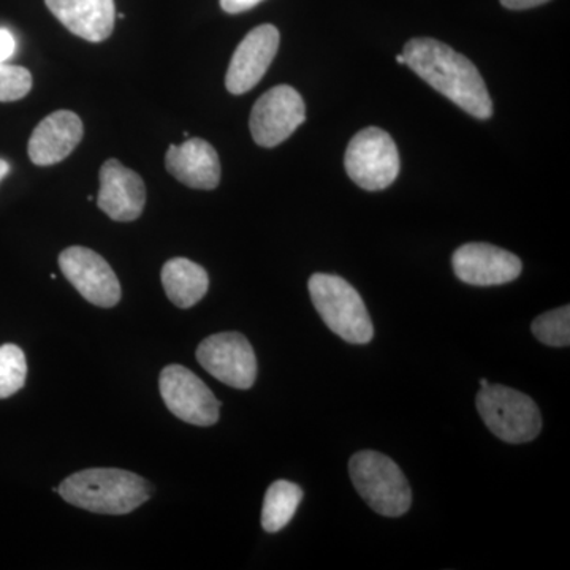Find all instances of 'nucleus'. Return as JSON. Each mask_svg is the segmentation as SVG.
<instances>
[{
  "label": "nucleus",
  "instance_id": "6ab92c4d",
  "mask_svg": "<svg viewBox=\"0 0 570 570\" xmlns=\"http://www.w3.org/2000/svg\"><path fill=\"white\" fill-rule=\"evenodd\" d=\"M28 376L24 352L14 344L0 346V400L20 392Z\"/></svg>",
  "mask_w": 570,
  "mask_h": 570
},
{
  "label": "nucleus",
  "instance_id": "aec40b11",
  "mask_svg": "<svg viewBox=\"0 0 570 570\" xmlns=\"http://www.w3.org/2000/svg\"><path fill=\"white\" fill-rule=\"evenodd\" d=\"M532 335L540 343L551 347H566L570 344V307L568 305L549 311L531 325Z\"/></svg>",
  "mask_w": 570,
  "mask_h": 570
},
{
  "label": "nucleus",
  "instance_id": "f03ea898",
  "mask_svg": "<svg viewBox=\"0 0 570 570\" xmlns=\"http://www.w3.org/2000/svg\"><path fill=\"white\" fill-rule=\"evenodd\" d=\"M63 501L100 515H127L151 497V487L130 471L115 468L75 472L59 487Z\"/></svg>",
  "mask_w": 570,
  "mask_h": 570
},
{
  "label": "nucleus",
  "instance_id": "f3484780",
  "mask_svg": "<svg viewBox=\"0 0 570 570\" xmlns=\"http://www.w3.org/2000/svg\"><path fill=\"white\" fill-rule=\"evenodd\" d=\"M160 276L168 299L181 309L197 305L209 288L208 273L189 258H171L164 265Z\"/></svg>",
  "mask_w": 570,
  "mask_h": 570
},
{
  "label": "nucleus",
  "instance_id": "9d476101",
  "mask_svg": "<svg viewBox=\"0 0 570 570\" xmlns=\"http://www.w3.org/2000/svg\"><path fill=\"white\" fill-rule=\"evenodd\" d=\"M59 266L67 281L92 305L112 307L121 302V284L102 255L88 247H67L59 255Z\"/></svg>",
  "mask_w": 570,
  "mask_h": 570
},
{
  "label": "nucleus",
  "instance_id": "a878e982",
  "mask_svg": "<svg viewBox=\"0 0 570 570\" xmlns=\"http://www.w3.org/2000/svg\"><path fill=\"white\" fill-rule=\"evenodd\" d=\"M396 62L397 63H404V66H406V59H404L403 55H397L396 56Z\"/></svg>",
  "mask_w": 570,
  "mask_h": 570
},
{
  "label": "nucleus",
  "instance_id": "4468645a",
  "mask_svg": "<svg viewBox=\"0 0 570 570\" xmlns=\"http://www.w3.org/2000/svg\"><path fill=\"white\" fill-rule=\"evenodd\" d=\"M82 132L80 116L73 111L51 112L33 130L28 145L29 157L39 167L62 163L80 145Z\"/></svg>",
  "mask_w": 570,
  "mask_h": 570
},
{
  "label": "nucleus",
  "instance_id": "2eb2a0df",
  "mask_svg": "<svg viewBox=\"0 0 570 570\" xmlns=\"http://www.w3.org/2000/svg\"><path fill=\"white\" fill-rule=\"evenodd\" d=\"M168 174L193 189L213 190L220 183V160L216 149L202 138L171 145L165 156Z\"/></svg>",
  "mask_w": 570,
  "mask_h": 570
},
{
  "label": "nucleus",
  "instance_id": "6e6552de",
  "mask_svg": "<svg viewBox=\"0 0 570 570\" xmlns=\"http://www.w3.org/2000/svg\"><path fill=\"white\" fill-rule=\"evenodd\" d=\"M197 360L206 373L238 390H249L257 379V358L242 333H217L202 341Z\"/></svg>",
  "mask_w": 570,
  "mask_h": 570
},
{
  "label": "nucleus",
  "instance_id": "5701e85b",
  "mask_svg": "<svg viewBox=\"0 0 570 570\" xmlns=\"http://www.w3.org/2000/svg\"><path fill=\"white\" fill-rule=\"evenodd\" d=\"M261 2H264V0H220V7H223L225 13L236 14L254 9Z\"/></svg>",
  "mask_w": 570,
  "mask_h": 570
},
{
  "label": "nucleus",
  "instance_id": "f8f14e48",
  "mask_svg": "<svg viewBox=\"0 0 570 570\" xmlns=\"http://www.w3.org/2000/svg\"><path fill=\"white\" fill-rule=\"evenodd\" d=\"M456 277L469 285L491 287L512 283L521 275V261L515 254L487 243H469L452 257Z\"/></svg>",
  "mask_w": 570,
  "mask_h": 570
},
{
  "label": "nucleus",
  "instance_id": "ddd939ff",
  "mask_svg": "<svg viewBox=\"0 0 570 570\" xmlns=\"http://www.w3.org/2000/svg\"><path fill=\"white\" fill-rule=\"evenodd\" d=\"M145 204L146 187L141 176L119 160H107L100 168L99 208L116 223H134L141 216Z\"/></svg>",
  "mask_w": 570,
  "mask_h": 570
},
{
  "label": "nucleus",
  "instance_id": "a211bd4d",
  "mask_svg": "<svg viewBox=\"0 0 570 570\" xmlns=\"http://www.w3.org/2000/svg\"><path fill=\"white\" fill-rule=\"evenodd\" d=\"M303 499V490L288 480H276L266 490L264 509H262V527L266 532L284 530L294 519L296 509Z\"/></svg>",
  "mask_w": 570,
  "mask_h": 570
},
{
  "label": "nucleus",
  "instance_id": "f257e3e1",
  "mask_svg": "<svg viewBox=\"0 0 570 570\" xmlns=\"http://www.w3.org/2000/svg\"><path fill=\"white\" fill-rule=\"evenodd\" d=\"M406 66L431 88L478 119H490L493 102L485 81L466 56L434 39L409 40L403 51Z\"/></svg>",
  "mask_w": 570,
  "mask_h": 570
},
{
  "label": "nucleus",
  "instance_id": "9b49d317",
  "mask_svg": "<svg viewBox=\"0 0 570 570\" xmlns=\"http://www.w3.org/2000/svg\"><path fill=\"white\" fill-rule=\"evenodd\" d=\"M279 31L272 24L253 29L236 48L228 66L225 86L235 96L249 92L265 77L279 50Z\"/></svg>",
  "mask_w": 570,
  "mask_h": 570
},
{
  "label": "nucleus",
  "instance_id": "20e7f679",
  "mask_svg": "<svg viewBox=\"0 0 570 570\" xmlns=\"http://www.w3.org/2000/svg\"><path fill=\"white\" fill-rule=\"evenodd\" d=\"M356 493L379 515H404L412 504V491L400 466L384 453L363 450L348 461Z\"/></svg>",
  "mask_w": 570,
  "mask_h": 570
},
{
  "label": "nucleus",
  "instance_id": "dca6fc26",
  "mask_svg": "<svg viewBox=\"0 0 570 570\" xmlns=\"http://www.w3.org/2000/svg\"><path fill=\"white\" fill-rule=\"evenodd\" d=\"M51 13L75 36L99 43L115 29V0H45Z\"/></svg>",
  "mask_w": 570,
  "mask_h": 570
},
{
  "label": "nucleus",
  "instance_id": "1a4fd4ad",
  "mask_svg": "<svg viewBox=\"0 0 570 570\" xmlns=\"http://www.w3.org/2000/svg\"><path fill=\"white\" fill-rule=\"evenodd\" d=\"M306 105L292 86L281 85L266 91L255 102L249 127L254 141L264 148H275L305 122Z\"/></svg>",
  "mask_w": 570,
  "mask_h": 570
},
{
  "label": "nucleus",
  "instance_id": "0eeeda50",
  "mask_svg": "<svg viewBox=\"0 0 570 570\" xmlns=\"http://www.w3.org/2000/svg\"><path fill=\"white\" fill-rule=\"evenodd\" d=\"M159 390L168 411L195 426H213L219 420L220 403L197 374L181 365L165 367Z\"/></svg>",
  "mask_w": 570,
  "mask_h": 570
},
{
  "label": "nucleus",
  "instance_id": "39448f33",
  "mask_svg": "<svg viewBox=\"0 0 570 570\" xmlns=\"http://www.w3.org/2000/svg\"><path fill=\"white\" fill-rule=\"evenodd\" d=\"M475 404L491 433L509 444L534 441L542 430L538 404L519 390L489 384L480 389Z\"/></svg>",
  "mask_w": 570,
  "mask_h": 570
},
{
  "label": "nucleus",
  "instance_id": "b1692460",
  "mask_svg": "<svg viewBox=\"0 0 570 570\" xmlns=\"http://www.w3.org/2000/svg\"><path fill=\"white\" fill-rule=\"evenodd\" d=\"M546 2H549V0H501L502 6L509 10L534 9V7L542 6Z\"/></svg>",
  "mask_w": 570,
  "mask_h": 570
},
{
  "label": "nucleus",
  "instance_id": "bb28decb",
  "mask_svg": "<svg viewBox=\"0 0 570 570\" xmlns=\"http://www.w3.org/2000/svg\"><path fill=\"white\" fill-rule=\"evenodd\" d=\"M490 382L487 381V379H480V387H487V385H489Z\"/></svg>",
  "mask_w": 570,
  "mask_h": 570
},
{
  "label": "nucleus",
  "instance_id": "412c9836",
  "mask_svg": "<svg viewBox=\"0 0 570 570\" xmlns=\"http://www.w3.org/2000/svg\"><path fill=\"white\" fill-rule=\"evenodd\" d=\"M32 89L31 71L20 66L0 63V102H17Z\"/></svg>",
  "mask_w": 570,
  "mask_h": 570
},
{
  "label": "nucleus",
  "instance_id": "4be33fe9",
  "mask_svg": "<svg viewBox=\"0 0 570 570\" xmlns=\"http://www.w3.org/2000/svg\"><path fill=\"white\" fill-rule=\"evenodd\" d=\"M18 41L13 32L7 28H0V63L9 61L17 52Z\"/></svg>",
  "mask_w": 570,
  "mask_h": 570
},
{
  "label": "nucleus",
  "instance_id": "7ed1b4c3",
  "mask_svg": "<svg viewBox=\"0 0 570 570\" xmlns=\"http://www.w3.org/2000/svg\"><path fill=\"white\" fill-rule=\"evenodd\" d=\"M307 288L318 316L336 336L351 344H367L373 340V321L365 302L346 279L316 273Z\"/></svg>",
  "mask_w": 570,
  "mask_h": 570
},
{
  "label": "nucleus",
  "instance_id": "393cba45",
  "mask_svg": "<svg viewBox=\"0 0 570 570\" xmlns=\"http://www.w3.org/2000/svg\"><path fill=\"white\" fill-rule=\"evenodd\" d=\"M10 164L7 160L0 159V181L9 175Z\"/></svg>",
  "mask_w": 570,
  "mask_h": 570
},
{
  "label": "nucleus",
  "instance_id": "423d86ee",
  "mask_svg": "<svg viewBox=\"0 0 570 570\" xmlns=\"http://www.w3.org/2000/svg\"><path fill=\"white\" fill-rule=\"evenodd\" d=\"M400 153L393 138L379 127H366L352 138L344 167L352 181L370 193L387 189L400 175Z\"/></svg>",
  "mask_w": 570,
  "mask_h": 570
}]
</instances>
